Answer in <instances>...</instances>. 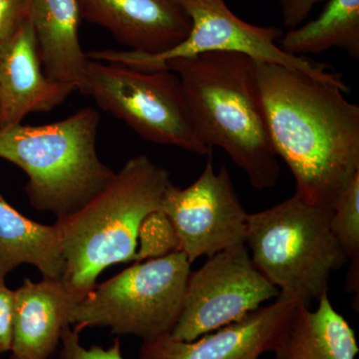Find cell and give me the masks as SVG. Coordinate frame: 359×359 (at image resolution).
<instances>
[{
    "label": "cell",
    "mask_w": 359,
    "mask_h": 359,
    "mask_svg": "<svg viewBox=\"0 0 359 359\" xmlns=\"http://www.w3.org/2000/svg\"><path fill=\"white\" fill-rule=\"evenodd\" d=\"M191 20L187 39L166 52L146 54L131 50H99L87 53L89 59L128 66L135 69H166L174 59L192 57L211 52H236L256 61L273 63L302 71L316 79L337 85L346 92L349 87L332 67L306 57L290 55L278 45L283 32L275 26L250 25L238 18L224 0H177Z\"/></svg>",
    "instance_id": "obj_8"
},
{
    "label": "cell",
    "mask_w": 359,
    "mask_h": 359,
    "mask_svg": "<svg viewBox=\"0 0 359 359\" xmlns=\"http://www.w3.org/2000/svg\"><path fill=\"white\" fill-rule=\"evenodd\" d=\"M255 82L276 156L304 202L334 211L359 174V106L344 89L302 71L254 62Z\"/></svg>",
    "instance_id": "obj_1"
},
{
    "label": "cell",
    "mask_w": 359,
    "mask_h": 359,
    "mask_svg": "<svg viewBox=\"0 0 359 359\" xmlns=\"http://www.w3.org/2000/svg\"><path fill=\"white\" fill-rule=\"evenodd\" d=\"M311 311L301 302L273 349L276 359H356L359 353L353 328L332 306L327 292Z\"/></svg>",
    "instance_id": "obj_16"
},
{
    "label": "cell",
    "mask_w": 359,
    "mask_h": 359,
    "mask_svg": "<svg viewBox=\"0 0 359 359\" xmlns=\"http://www.w3.org/2000/svg\"><path fill=\"white\" fill-rule=\"evenodd\" d=\"M99 123V113L87 107L50 124L0 128V158L27 175L25 191L34 209L65 218L114 177L97 154Z\"/></svg>",
    "instance_id": "obj_4"
},
{
    "label": "cell",
    "mask_w": 359,
    "mask_h": 359,
    "mask_svg": "<svg viewBox=\"0 0 359 359\" xmlns=\"http://www.w3.org/2000/svg\"><path fill=\"white\" fill-rule=\"evenodd\" d=\"M325 0H278L283 25L292 28L302 25L316 4Z\"/></svg>",
    "instance_id": "obj_23"
},
{
    "label": "cell",
    "mask_w": 359,
    "mask_h": 359,
    "mask_svg": "<svg viewBox=\"0 0 359 359\" xmlns=\"http://www.w3.org/2000/svg\"><path fill=\"white\" fill-rule=\"evenodd\" d=\"M330 229L347 259H351V263H359V174L335 205Z\"/></svg>",
    "instance_id": "obj_19"
},
{
    "label": "cell",
    "mask_w": 359,
    "mask_h": 359,
    "mask_svg": "<svg viewBox=\"0 0 359 359\" xmlns=\"http://www.w3.org/2000/svg\"><path fill=\"white\" fill-rule=\"evenodd\" d=\"M191 264L181 250L135 264L95 285L70 313L71 327H108L143 341L171 334L181 313Z\"/></svg>",
    "instance_id": "obj_6"
},
{
    "label": "cell",
    "mask_w": 359,
    "mask_h": 359,
    "mask_svg": "<svg viewBox=\"0 0 359 359\" xmlns=\"http://www.w3.org/2000/svg\"><path fill=\"white\" fill-rule=\"evenodd\" d=\"M278 45L299 57L337 48L358 60L359 0H328L316 20L283 33Z\"/></svg>",
    "instance_id": "obj_18"
},
{
    "label": "cell",
    "mask_w": 359,
    "mask_h": 359,
    "mask_svg": "<svg viewBox=\"0 0 359 359\" xmlns=\"http://www.w3.org/2000/svg\"><path fill=\"white\" fill-rule=\"evenodd\" d=\"M32 264L44 278H62V243L57 224L26 218L0 195V283L21 264Z\"/></svg>",
    "instance_id": "obj_17"
},
{
    "label": "cell",
    "mask_w": 359,
    "mask_h": 359,
    "mask_svg": "<svg viewBox=\"0 0 359 359\" xmlns=\"http://www.w3.org/2000/svg\"><path fill=\"white\" fill-rule=\"evenodd\" d=\"M78 0H32V20L47 78L86 93L90 59L80 44Z\"/></svg>",
    "instance_id": "obj_15"
},
{
    "label": "cell",
    "mask_w": 359,
    "mask_h": 359,
    "mask_svg": "<svg viewBox=\"0 0 359 359\" xmlns=\"http://www.w3.org/2000/svg\"><path fill=\"white\" fill-rule=\"evenodd\" d=\"M85 95L145 140L194 154H212L197 133L173 71H144L90 59Z\"/></svg>",
    "instance_id": "obj_7"
},
{
    "label": "cell",
    "mask_w": 359,
    "mask_h": 359,
    "mask_svg": "<svg viewBox=\"0 0 359 359\" xmlns=\"http://www.w3.org/2000/svg\"><path fill=\"white\" fill-rule=\"evenodd\" d=\"M81 15L107 28L131 51L163 53L188 36L191 20L177 0H78Z\"/></svg>",
    "instance_id": "obj_12"
},
{
    "label": "cell",
    "mask_w": 359,
    "mask_h": 359,
    "mask_svg": "<svg viewBox=\"0 0 359 359\" xmlns=\"http://www.w3.org/2000/svg\"><path fill=\"white\" fill-rule=\"evenodd\" d=\"M255 60L236 52L174 59L165 68L179 77L194 125L208 147H219L257 190L273 188L280 164L264 121Z\"/></svg>",
    "instance_id": "obj_2"
},
{
    "label": "cell",
    "mask_w": 359,
    "mask_h": 359,
    "mask_svg": "<svg viewBox=\"0 0 359 359\" xmlns=\"http://www.w3.org/2000/svg\"><path fill=\"white\" fill-rule=\"evenodd\" d=\"M278 295L280 290L252 263L245 244L222 250L191 271L171 335L192 341L242 320Z\"/></svg>",
    "instance_id": "obj_9"
},
{
    "label": "cell",
    "mask_w": 359,
    "mask_h": 359,
    "mask_svg": "<svg viewBox=\"0 0 359 359\" xmlns=\"http://www.w3.org/2000/svg\"><path fill=\"white\" fill-rule=\"evenodd\" d=\"M299 302L280 294L273 304L192 341L171 334L145 340L138 359H259L273 353Z\"/></svg>",
    "instance_id": "obj_11"
},
{
    "label": "cell",
    "mask_w": 359,
    "mask_h": 359,
    "mask_svg": "<svg viewBox=\"0 0 359 359\" xmlns=\"http://www.w3.org/2000/svg\"><path fill=\"white\" fill-rule=\"evenodd\" d=\"M32 0H0V49L13 39L30 16Z\"/></svg>",
    "instance_id": "obj_21"
},
{
    "label": "cell",
    "mask_w": 359,
    "mask_h": 359,
    "mask_svg": "<svg viewBox=\"0 0 359 359\" xmlns=\"http://www.w3.org/2000/svg\"><path fill=\"white\" fill-rule=\"evenodd\" d=\"M332 214L295 194L249 214L245 245L250 259L280 294L309 306L327 292L332 273L348 261L330 229Z\"/></svg>",
    "instance_id": "obj_5"
},
{
    "label": "cell",
    "mask_w": 359,
    "mask_h": 359,
    "mask_svg": "<svg viewBox=\"0 0 359 359\" xmlns=\"http://www.w3.org/2000/svg\"><path fill=\"white\" fill-rule=\"evenodd\" d=\"M80 332L67 325L61 337L59 359H125L122 355L121 344L116 339L108 348L94 346L86 348L80 341Z\"/></svg>",
    "instance_id": "obj_20"
},
{
    "label": "cell",
    "mask_w": 359,
    "mask_h": 359,
    "mask_svg": "<svg viewBox=\"0 0 359 359\" xmlns=\"http://www.w3.org/2000/svg\"><path fill=\"white\" fill-rule=\"evenodd\" d=\"M169 172L148 156L130 158L102 190L56 221L62 243V280L75 304L95 287L104 269L136 259L146 221L161 212Z\"/></svg>",
    "instance_id": "obj_3"
},
{
    "label": "cell",
    "mask_w": 359,
    "mask_h": 359,
    "mask_svg": "<svg viewBox=\"0 0 359 359\" xmlns=\"http://www.w3.org/2000/svg\"><path fill=\"white\" fill-rule=\"evenodd\" d=\"M74 91L44 74L29 16L0 49V128L21 124L30 113L49 112Z\"/></svg>",
    "instance_id": "obj_13"
},
{
    "label": "cell",
    "mask_w": 359,
    "mask_h": 359,
    "mask_svg": "<svg viewBox=\"0 0 359 359\" xmlns=\"http://www.w3.org/2000/svg\"><path fill=\"white\" fill-rule=\"evenodd\" d=\"M14 290L0 283V354L9 353L13 344Z\"/></svg>",
    "instance_id": "obj_22"
},
{
    "label": "cell",
    "mask_w": 359,
    "mask_h": 359,
    "mask_svg": "<svg viewBox=\"0 0 359 359\" xmlns=\"http://www.w3.org/2000/svg\"><path fill=\"white\" fill-rule=\"evenodd\" d=\"M161 212L170 224L177 250L193 264L238 245L245 244L248 214L241 203L230 173L223 165L215 171L212 161L185 189L171 185Z\"/></svg>",
    "instance_id": "obj_10"
},
{
    "label": "cell",
    "mask_w": 359,
    "mask_h": 359,
    "mask_svg": "<svg viewBox=\"0 0 359 359\" xmlns=\"http://www.w3.org/2000/svg\"><path fill=\"white\" fill-rule=\"evenodd\" d=\"M76 306L62 280H25L14 290L13 344L11 359H49L70 325L71 311Z\"/></svg>",
    "instance_id": "obj_14"
}]
</instances>
